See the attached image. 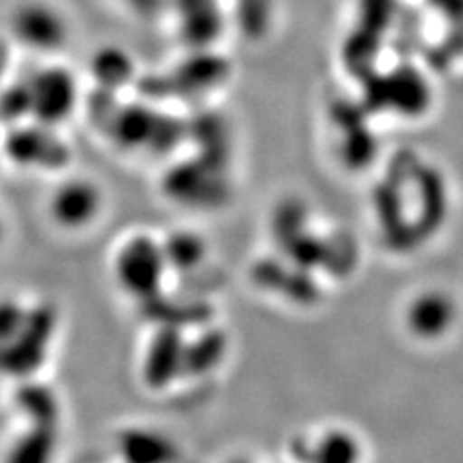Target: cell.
<instances>
[{
	"instance_id": "1",
	"label": "cell",
	"mask_w": 463,
	"mask_h": 463,
	"mask_svg": "<svg viewBox=\"0 0 463 463\" xmlns=\"http://www.w3.org/2000/svg\"><path fill=\"white\" fill-rule=\"evenodd\" d=\"M107 136L128 151L168 155L190 139V128L178 116L151 109L149 105L129 103L120 105Z\"/></svg>"
},
{
	"instance_id": "2",
	"label": "cell",
	"mask_w": 463,
	"mask_h": 463,
	"mask_svg": "<svg viewBox=\"0 0 463 463\" xmlns=\"http://www.w3.org/2000/svg\"><path fill=\"white\" fill-rule=\"evenodd\" d=\"M58 325L56 307L37 303L27 309L22 328L10 342L0 345V373L12 379H32L45 365Z\"/></svg>"
},
{
	"instance_id": "3",
	"label": "cell",
	"mask_w": 463,
	"mask_h": 463,
	"mask_svg": "<svg viewBox=\"0 0 463 463\" xmlns=\"http://www.w3.org/2000/svg\"><path fill=\"white\" fill-rule=\"evenodd\" d=\"M166 272H170V269L163 241L149 234L128 238L114 255L116 282L139 303L163 292Z\"/></svg>"
},
{
	"instance_id": "4",
	"label": "cell",
	"mask_w": 463,
	"mask_h": 463,
	"mask_svg": "<svg viewBox=\"0 0 463 463\" xmlns=\"http://www.w3.org/2000/svg\"><path fill=\"white\" fill-rule=\"evenodd\" d=\"M168 199L185 207H216L226 199L224 166L213 165L199 156L168 168L163 178Z\"/></svg>"
},
{
	"instance_id": "5",
	"label": "cell",
	"mask_w": 463,
	"mask_h": 463,
	"mask_svg": "<svg viewBox=\"0 0 463 463\" xmlns=\"http://www.w3.org/2000/svg\"><path fill=\"white\" fill-rule=\"evenodd\" d=\"M5 153L14 165L22 168L56 172L70 165L68 145L45 124H18L10 128L5 141Z\"/></svg>"
},
{
	"instance_id": "6",
	"label": "cell",
	"mask_w": 463,
	"mask_h": 463,
	"mask_svg": "<svg viewBox=\"0 0 463 463\" xmlns=\"http://www.w3.org/2000/svg\"><path fill=\"white\" fill-rule=\"evenodd\" d=\"M32 90V120L58 126L66 122L78 107V83L62 66H49L29 76Z\"/></svg>"
},
{
	"instance_id": "7",
	"label": "cell",
	"mask_w": 463,
	"mask_h": 463,
	"mask_svg": "<svg viewBox=\"0 0 463 463\" xmlns=\"http://www.w3.org/2000/svg\"><path fill=\"white\" fill-rule=\"evenodd\" d=\"M12 33L22 45L37 52L64 49L70 27L64 14L47 0H27L12 14Z\"/></svg>"
},
{
	"instance_id": "8",
	"label": "cell",
	"mask_w": 463,
	"mask_h": 463,
	"mask_svg": "<svg viewBox=\"0 0 463 463\" xmlns=\"http://www.w3.org/2000/svg\"><path fill=\"white\" fill-rule=\"evenodd\" d=\"M185 342L182 328L156 326L141 365L143 383L147 388L161 392L184 376Z\"/></svg>"
},
{
	"instance_id": "9",
	"label": "cell",
	"mask_w": 463,
	"mask_h": 463,
	"mask_svg": "<svg viewBox=\"0 0 463 463\" xmlns=\"http://www.w3.org/2000/svg\"><path fill=\"white\" fill-rule=\"evenodd\" d=\"M103 209V194L85 178H70L56 187L49 211L52 221L66 230H81L95 222Z\"/></svg>"
},
{
	"instance_id": "10",
	"label": "cell",
	"mask_w": 463,
	"mask_h": 463,
	"mask_svg": "<svg viewBox=\"0 0 463 463\" xmlns=\"http://www.w3.org/2000/svg\"><path fill=\"white\" fill-rule=\"evenodd\" d=\"M224 78V64L214 58L199 56L195 61L185 62L166 80L156 81L153 90H147L149 97H192L211 90Z\"/></svg>"
},
{
	"instance_id": "11",
	"label": "cell",
	"mask_w": 463,
	"mask_h": 463,
	"mask_svg": "<svg viewBox=\"0 0 463 463\" xmlns=\"http://www.w3.org/2000/svg\"><path fill=\"white\" fill-rule=\"evenodd\" d=\"M143 317L151 321L155 326H197L205 325L211 318V307L201 299L190 298H172L165 292L141 301Z\"/></svg>"
},
{
	"instance_id": "12",
	"label": "cell",
	"mask_w": 463,
	"mask_h": 463,
	"mask_svg": "<svg viewBox=\"0 0 463 463\" xmlns=\"http://www.w3.org/2000/svg\"><path fill=\"white\" fill-rule=\"evenodd\" d=\"M14 402L29 425L56 427L58 417H61V403L49 386L25 379L16 390Z\"/></svg>"
},
{
	"instance_id": "13",
	"label": "cell",
	"mask_w": 463,
	"mask_h": 463,
	"mask_svg": "<svg viewBox=\"0 0 463 463\" xmlns=\"http://www.w3.org/2000/svg\"><path fill=\"white\" fill-rule=\"evenodd\" d=\"M226 354V336L221 330L207 328L195 340L185 342L184 376L199 379L222 364Z\"/></svg>"
},
{
	"instance_id": "14",
	"label": "cell",
	"mask_w": 463,
	"mask_h": 463,
	"mask_svg": "<svg viewBox=\"0 0 463 463\" xmlns=\"http://www.w3.org/2000/svg\"><path fill=\"white\" fill-rule=\"evenodd\" d=\"M120 454L132 463H161L174 458L172 442L161 432L149 429H129L120 434Z\"/></svg>"
},
{
	"instance_id": "15",
	"label": "cell",
	"mask_w": 463,
	"mask_h": 463,
	"mask_svg": "<svg viewBox=\"0 0 463 463\" xmlns=\"http://www.w3.org/2000/svg\"><path fill=\"white\" fill-rule=\"evenodd\" d=\"M452 317V303L440 294H429L415 299L408 315L411 330L423 338L442 335L450 326Z\"/></svg>"
},
{
	"instance_id": "16",
	"label": "cell",
	"mask_w": 463,
	"mask_h": 463,
	"mask_svg": "<svg viewBox=\"0 0 463 463\" xmlns=\"http://www.w3.org/2000/svg\"><path fill=\"white\" fill-rule=\"evenodd\" d=\"M190 139L197 143L199 156L205 161L226 166L228 161V137L224 122L214 114H199L197 118L187 122Z\"/></svg>"
},
{
	"instance_id": "17",
	"label": "cell",
	"mask_w": 463,
	"mask_h": 463,
	"mask_svg": "<svg viewBox=\"0 0 463 463\" xmlns=\"http://www.w3.org/2000/svg\"><path fill=\"white\" fill-rule=\"evenodd\" d=\"M163 250L170 270L192 272L207 255V245L192 230H176L163 240Z\"/></svg>"
},
{
	"instance_id": "18",
	"label": "cell",
	"mask_w": 463,
	"mask_h": 463,
	"mask_svg": "<svg viewBox=\"0 0 463 463\" xmlns=\"http://www.w3.org/2000/svg\"><path fill=\"white\" fill-rule=\"evenodd\" d=\"M93 76L100 90L118 91L120 87L132 81L134 78V64L128 54L118 49L100 51L91 64Z\"/></svg>"
},
{
	"instance_id": "19",
	"label": "cell",
	"mask_w": 463,
	"mask_h": 463,
	"mask_svg": "<svg viewBox=\"0 0 463 463\" xmlns=\"http://www.w3.org/2000/svg\"><path fill=\"white\" fill-rule=\"evenodd\" d=\"M56 440V427L32 425L14 446L12 459L18 463H37L51 458Z\"/></svg>"
},
{
	"instance_id": "20",
	"label": "cell",
	"mask_w": 463,
	"mask_h": 463,
	"mask_svg": "<svg viewBox=\"0 0 463 463\" xmlns=\"http://www.w3.org/2000/svg\"><path fill=\"white\" fill-rule=\"evenodd\" d=\"M25 118H32V90H29V80L12 83L0 91V122L14 128L24 124Z\"/></svg>"
},
{
	"instance_id": "21",
	"label": "cell",
	"mask_w": 463,
	"mask_h": 463,
	"mask_svg": "<svg viewBox=\"0 0 463 463\" xmlns=\"http://www.w3.org/2000/svg\"><path fill=\"white\" fill-rule=\"evenodd\" d=\"M27 309L22 301L14 298H0V345L10 342L22 328Z\"/></svg>"
},
{
	"instance_id": "22",
	"label": "cell",
	"mask_w": 463,
	"mask_h": 463,
	"mask_svg": "<svg viewBox=\"0 0 463 463\" xmlns=\"http://www.w3.org/2000/svg\"><path fill=\"white\" fill-rule=\"evenodd\" d=\"M318 452H321V459L326 461H350L357 456V446L345 434H330L326 440H323Z\"/></svg>"
}]
</instances>
